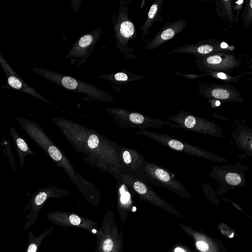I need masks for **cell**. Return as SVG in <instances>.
I'll use <instances>...</instances> for the list:
<instances>
[{"instance_id":"cell-1","label":"cell","mask_w":252,"mask_h":252,"mask_svg":"<svg viewBox=\"0 0 252 252\" xmlns=\"http://www.w3.org/2000/svg\"><path fill=\"white\" fill-rule=\"evenodd\" d=\"M131 0H120L115 12L112 24L117 48L127 59H135L134 49L128 43L137 37L135 26L130 19L128 10Z\"/></svg>"},{"instance_id":"cell-2","label":"cell","mask_w":252,"mask_h":252,"mask_svg":"<svg viewBox=\"0 0 252 252\" xmlns=\"http://www.w3.org/2000/svg\"><path fill=\"white\" fill-rule=\"evenodd\" d=\"M33 72L40 76L70 91L81 93L99 100L112 102L113 97L104 91L89 83L71 76L62 74L45 68L32 67Z\"/></svg>"},{"instance_id":"cell-3","label":"cell","mask_w":252,"mask_h":252,"mask_svg":"<svg viewBox=\"0 0 252 252\" xmlns=\"http://www.w3.org/2000/svg\"><path fill=\"white\" fill-rule=\"evenodd\" d=\"M139 135L148 137L157 142L160 145L180 153L194 156L198 158H203L219 163L226 162L227 159L213 154L200 147L186 143L171 136L142 129L141 131L136 132Z\"/></svg>"},{"instance_id":"cell-4","label":"cell","mask_w":252,"mask_h":252,"mask_svg":"<svg viewBox=\"0 0 252 252\" xmlns=\"http://www.w3.org/2000/svg\"><path fill=\"white\" fill-rule=\"evenodd\" d=\"M136 171L143 174L145 177H148L156 185L167 188L187 199L192 198L183 184L171 172L155 163L145 161Z\"/></svg>"},{"instance_id":"cell-5","label":"cell","mask_w":252,"mask_h":252,"mask_svg":"<svg viewBox=\"0 0 252 252\" xmlns=\"http://www.w3.org/2000/svg\"><path fill=\"white\" fill-rule=\"evenodd\" d=\"M137 194L140 200L148 201L165 211L187 220V219L168 202L162 199L147 184L124 172L115 173Z\"/></svg>"},{"instance_id":"cell-6","label":"cell","mask_w":252,"mask_h":252,"mask_svg":"<svg viewBox=\"0 0 252 252\" xmlns=\"http://www.w3.org/2000/svg\"><path fill=\"white\" fill-rule=\"evenodd\" d=\"M107 111L124 127L137 128L141 130L149 127L160 128L164 126L179 128L177 125L169 121L150 118L123 108H109Z\"/></svg>"},{"instance_id":"cell-7","label":"cell","mask_w":252,"mask_h":252,"mask_svg":"<svg viewBox=\"0 0 252 252\" xmlns=\"http://www.w3.org/2000/svg\"><path fill=\"white\" fill-rule=\"evenodd\" d=\"M166 118L180 128L213 136H224L222 129L218 125L188 111L180 110L178 114Z\"/></svg>"},{"instance_id":"cell-8","label":"cell","mask_w":252,"mask_h":252,"mask_svg":"<svg viewBox=\"0 0 252 252\" xmlns=\"http://www.w3.org/2000/svg\"><path fill=\"white\" fill-rule=\"evenodd\" d=\"M247 167L237 163L232 165L217 164L212 169L210 176L227 189L246 186L245 173Z\"/></svg>"},{"instance_id":"cell-9","label":"cell","mask_w":252,"mask_h":252,"mask_svg":"<svg viewBox=\"0 0 252 252\" xmlns=\"http://www.w3.org/2000/svg\"><path fill=\"white\" fill-rule=\"evenodd\" d=\"M102 33L100 27L88 33L77 40L66 55V58L76 57L86 60L94 48Z\"/></svg>"},{"instance_id":"cell-10","label":"cell","mask_w":252,"mask_h":252,"mask_svg":"<svg viewBox=\"0 0 252 252\" xmlns=\"http://www.w3.org/2000/svg\"><path fill=\"white\" fill-rule=\"evenodd\" d=\"M117 209L122 226L126 220L129 213L133 211L134 204L133 193L134 191L117 175Z\"/></svg>"},{"instance_id":"cell-11","label":"cell","mask_w":252,"mask_h":252,"mask_svg":"<svg viewBox=\"0 0 252 252\" xmlns=\"http://www.w3.org/2000/svg\"><path fill=\"white\" fill-rule=\"evenodd\" d=\"M186 25L187 22L183 19H178L172 23L167 22L155 34L153 39L147 43L145 49L151 50L157 48L182 32Z\"/></svg>"},{"instance_id":"cell-12","label":"cell","mask_w":252,"mask_h":252,"mask_svg":"<svg viewBox=\"0 0 252 252\" xmlns=\"http://www.w3.org/2000/svg\"><path fill=\"white\" fill-rule=\"evenodd\" d=\"M0 64L5 74L9 86L15 90L32 95L42 101L49 102L33 88L29 86L20 77L0 53Z\"/></svg>"},{"instance_id":"cell-13","label":"cell","mask_w":252,"mask_h":252,"mask_svg":"<svg viewBox=\"0 0 252 252\" xmlns=\"http://www.w3.org/2000/svg\"><path fill=\"white\" fill-rule=\"evenodd\" d=\"M107 233L102 242L101 250L103 252H123L124 235L123 231L120 232L112 215L110 216L107 223Z\"/></svg>"},{"instance_id":"cell-14","label":"cell","mask_w":252,"mask_h":252,"mask_svg":"<svg viewBox=\"0 0 252 252\" xmlns=\"http://www.w3.org/2000/svg\"><path fill=\"white\" fill-rule=\"evenodd\" d=\"M231 135L236 145L252 158V128L241 124L235 127Z\"/></svg>"},{"instance_id":"cell-15","label":"cell","mask_w":252,"mask_h":252,"mask_svg":"<svg viewBox=\"0 0 252 252\" xmlns=\"http://www.w3.org/2000/svg\"><path fill=\"white\" fill-rule=\"evenodd\" d=\"M120 153L124 169L126 168L135 171L145 162L144 155L136 150L121 147Z\"/></svg>"},{"instance_id":"cell-16","label":"cell","mask_w":252,"mask_h":252,"mask_svg":"<svg viewBox=\"0 0 252 252\" xmlns=\"http://www.w3.org/2000/svg\"><path fill=\"white\" fill-rule=\"evenodd\" d=\"M163 4V0H155L151 6L148 13L147 18L141 27L142 30V40L149 32L152 25L157 21L162 22L160 17V12Z\"/></svg>"},{"instance_id":"cell-17","label":"cell","mask_w":252,"mask_h":252,"mask_svg":"<svg viewBox=\"0 0 252 252\" xmlns=\"http://www.w3.org/2000/svg\"><path fill=\"white\" fill-rule=\"evenodd\" d=\"M97 76L120 86L130 82L144 79V77L141 75L127 71L124 67L118 72L111 74L99 75Z\"/></svg>"},{"instance_id":"cell-18","label":"cell","mask_w":252,"mask_h":252,"mask_svg":"<svg viewBox=\"0 0 252 252\" xmlns=\"http://www.w3.org/2000/svg\"><path fill=\"white\" fill-rule=\"evenodd\" d=\"M205 96H211L220 99H227L230 96V94L226 90L222 89H215L210 92V94L203 95Z\"/></svg>"},{"instance_id":"cell-19","label":"cell","mask_w":252,"mask_h":252,"mask_svg":"<svg viewBox=\"0 0 252 252\" xmlns=\"http://www.w3.org/2000/svg\"><path fill=\"white\" fill-rule=\"evenodd\" d=\"M167 252H195L187 246L181 244L176 243L172 245Z\"/></svg>"},{"instance_id":"cell-20","label":"cell","mask_w":252,"mask_h":252,"mask_svg":"<svg viewBox=\"0 0 252 252\" xmlns=\"http://www.w3.org/2000/svg\"><path fill=\"white\" fill-rule=\"evenodd\" d=\"M48 151L51 157L55 160L59 161L62 158V155L61 152L56 147L50 146Z\"/></svg>"},{"instance_id":"cell-21","label":"cell","mask_w":252,"mask_h":252,"mask_svg":"<svg viewBox=\"0 0 252 252\" xmlns=\"http://www.w3.org/2000/svg\"><path fill=\"white\" fill-rule=\"evenodd\" d=\"M99 139L95 134L90 135L88 140V145L91 149L96 148L99 145Z\"/></svg>"},{"instance_id":"cell-22","label":"cell","mask_w":252,"mask_h":252,"mask_svg":"<svg viewBox=\"0 0 252 252\" xmlns=\"http://www.w3.org/2000/svg\"><path fill=\"white\" fill-rule=\"evenodd\" d=\"M47 198V194L45 192H41L35 197L34 202L37 205L42 204Z\"/></svg>"},{"instance_id":"cell-23","label":"cell","mask_w":252,"mask_h":252,"mask_svg":"<svg viewBox=\"0 0 252 252\" xmlns=\"http://www.w3.org/2000/svg\"><path fill=\"white\" fill-rule=\"evenodd\" d=\"M17 145L18 147L22 151L24 152H26L28 150V147L25 142V141L21 138H19L17 139L16 141Z\"/></svg>"},{"instance_id":"cell-24","label":"cell","mask_w":252,"mask_h":252,"mask_svg":"<svg viewBox=\"0 0 252 252\" xmlns=\"http://www.w3.org/2000/svg\"><path fill=\"white\" fill-rule=\"evenodd\" d=\"M69 221L72 224L76 225H79L81 222L80 218L75 215H71L69 217Z\"/></svg>"},{"instance_id":"cell-25","label":"cell","mask_w":252,"mask_h":252,"mask_svg":"<svg viewBox=\"0 0 252 252\" xmlns=\"http://www.w3.org/2000/svg\"><path fill=\"white\" fill-rule=\"evenodd\" d=\"M36 246L34 244H31L28 250V252H36Z\"/></svg>"},{"instance_id":"cell-26","label":"cell","mask_w":252,"mask_h":252,"mask_svg":"<svg viewBox=\"0 0 252 252\" xmlns=\"http://www.w3.org/2000/svg\"><path fill=\"white\" fill-rule=\"evenodd\" d=\"M217 75L219 78L220 79H225L226 78V75L223 73H218L217 74Z\"/></svg>"},{"instance_id":"cell-27","label":"cell","mask_w":252,"mask_h":252,"mask_svg":"<svg viewBox=\"0 0 252 252\" xmlns=\"http://www.w3.org/2000/svg\"><path fill=\"white\" fill-rule=\"evenodd\" d=\"M220 47L222 48H226L228 47V45L226 43H222L220 45Z\"/></svg>"},{"instance_id":"cell-28","label":"cell","mask_w":252,"mask_h":252,"mask_svg":"<svg viewBox=\"0 0 252 252\" xmlns=\"http://www.w3.org/2000/svg\"><path fill=\"white\" fill-rule=\"evenodd\" d=\"M220 104V103L219 101H217L216 102V105H219Z\"/></svg>"},{"instance_id":"cell-29","label":"cell","mask_w":252,"mask_h":252,"mask_svg":"<svg viewBox=\"0 0 252 252\" xmlns=\"http://www.w3.org/2000/svg\"><path fill=\"white\" fill-rule=\"evenodd\" d=\"M243 2V0H241V1L239 0V1H237V3H240V4H241V3H242Z\"/></svg>"},{"instance_id":"cell-30","label":"cell","mask_w":252,"mask_h":252,"mask_svg":"<svg viewBox=\"0 0 252 252\" xmlns=\"http://www.w3.org/2000/svg\"><path fill=\"white\" fill-rule=\"evenodd\" d=\"M250 6L252 8V0H251L250 1Z\"/></svg>"},{"instance_id":"cell-31","label":"cell","mask_w":252,"mask_h":252,"mask_svg":"<svg viewBox=\"0 0 252 252\" xmlns=\"http://www.w3.org/2000/svg\"><path fill=\"white\" fill-rule=\"evenodd\" d=\"M92 231L93 232V233H96V231L95 230H94V229H93L92 230Z\"/></svg>"}]
</instances>
